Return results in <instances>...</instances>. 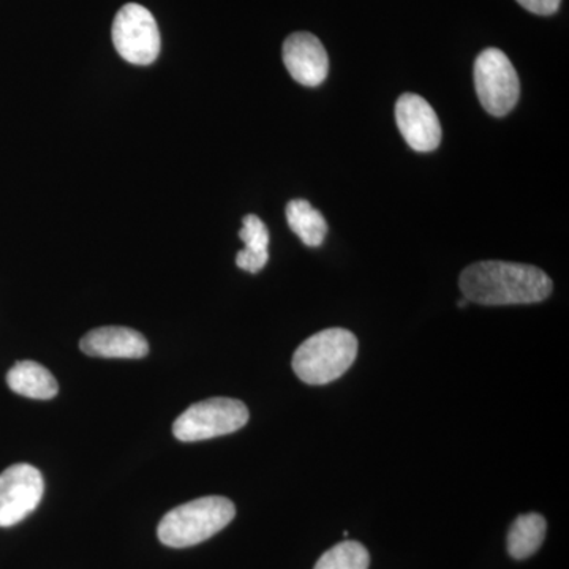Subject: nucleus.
<instances>
[{"label": "nucleus", "mask_w": 569, "mask_h": 569, "mask_svg": "<svg viewBox=\"0 0 569 569\" xmlns=\"http://www.w3.org/2000/svg\"><path fill=\"white\" fill-rule=\"evenodd\" d=\"M459 287L467 301L481 306L535 305L552 293V280L531 264L479 261L463 269Z\"/></svg>", "instance_id": "f257e3e1"}, {"label": "nucleus", "mask_w": 569, "mask_h": 569, "mask_svg": "<svg viewBox=\"0 0 569 569\" xmlns=\"http://www.w3.org/2000/svg\"><path fill=\"white\" fill-rule=\"evenodd\" d=\"M234 516L236 507L230 498L201 497L164 515L157 535L168 548H192L222 531Z\"/></svg>", "instance_id": "f03ea898"}, {"label": "nucleus", "mask_w": 569, "mask_h": 569, "mask_svg": "<svg viewBox=\"0 0 569 569\" xmlns=\"http://www.w3.org/2000/svg\"><path fill=\"white\" fill-rule=\"evenodd\" d=\"M358 339L342 328L325 329L305 340L293 356V370L307 385H326L337 380L353 366Z\"/></svg>", "instance_id": "7ed1b4c3"}, {"label": "nucleus", "mask_w": 569, "mask_h": 569, "mask_svg": "<svg viewBox=\"0 0 569 569\" xmlns=\"http://www.w3.org/2000/svg\"><path fill=\"white\" fill-rule=\"evenodd\" d=\"M249 410L241 400L213 397L187 408L176 419L173 433L183 443L211 440L238 432L249 422Z\"/></svg>", "instance_id": "20e7f679"}, {"label": "nucleus", "mask_w": 569, "mask_h": 569, "mask_svg": "<svg viewBox=\"0 0 569 569\" xmlns=\"http://www.w3.org/2000/svg\"><path fill=\"white\" fill-rule=\"evenodd\" d=\"M475 88L482 108L501 118L515 110L520 96L518 71L508 56L497 48H488L475 62Z\"/></svg>", "instance_id": "39448f33"}, {"label": "nucleus", "mask_w": 569, "mask_h": 569, "mask_svg": "<svg viewBox=\"0 0 569 569\" xmlns=\"http://www.w3.org/2000/svg\"><path fill=\"white\" fill-rule=\"evenodd\" d=\"M112 43L123 61L151 66L160 54L159 26L151 11L138 3H127L112 22Z\"/></svg>", "instance_id": "423d86ee"}, {"label": "nucleus", "mask_w": 569, "mask_h": 569, "mask_svg": "<svg viewBox=\"0 0 569 569\" xmlns=\"http://www.w3.org/2000/svg\"><path fill=\"white\" fill-rule=\"evenodd\" d=\"M44 481L39 468L17 463L0 473V527L17 526L32 515L43 498Z\"/></svg>", "instance_id": "0eeeda50"}, {"label": "nucleus", "mask_w": 569, "mask_h": 569, "mask_svg": "<svg viewBox=\"0 0 569 569\" xmlns=\"http://www.w3.org/2000/svg\"><path fill=\"white\" fill-rule=\"evenodd\" d=\"M396 122L403 140L417 152L436 151L441 141V126L436 110L417 93H403L396 103Z\"/></svg>", "instance_id": "6e6552de"}, {"label": "nucleus", "mask_w": 569, "mask_h": 569, "mask_svg": "<svg viewBox=\"0 0 569 569\" xmlns=\"http://www.w3.org/2000/svg\"><path fill=\"white\" fill-rule=\"evenodd\" d=\"M283 63L291 78L306 88H317L328 77V52L313 33H291L283 43Z\"/></svg>", "instance_id": "1a4fd4ad"}, {"label": "nucleus", "mask_w": 569, "mask_h": 569, "mask_svg": "<svg viewBox=\"0 0 569 569\" xmlns=\"http://www.w3.org/2000/svg\"><path fill=\"white\" fill-rule=\"evenodd\" d=\"M82 353L93 358L140 359L149 353L146 337L123 326H103L82 337Z\"/></svg>", "instance_id": "9d476101"}, {"label": "nucleus", "mask_w": 569, "mask_h": 569, "mask_svg": "<svg viewBox=\"0 0 569 569\" xmlns=\"http://www.w3.org/2000/svg\"><path fill=\"white\" fill-rule=\"evenodd\" d=\"M7 385L17 395L37 400H50L59 391L58 381L50 370L33 361H20L11 367Z\"/></svg>", "instance_id": "9b49d317"}, {"label": "nucleus", "mask_w": 569, "mask_h": 569, "mask_svg": "<svg viewBox=\"0 0 569 569\" xmlns=\"http://www.w3.org/2000/svg\"><path fill=\"white\" fill-rule=\"evenodd\" d=\"M239 238L246 247L236 257L238 268L250 274L263 271L269 261V231L263 220L252 213L246 216Z\"/></svg>", "instance_id": "f8f14e48"}, {"label": "nucleus", "mask_w": 569, "mask_h": 569, "mask_svg": "<svg viewBox=\"0 0 569 569\" xmlns=\"http://www.w3.org/2000/svg\"><path fill=\"white\" fill-rule=\"evenodd\" d=\"M548 523L538 512L519 516L508 533V552L515 560H526L545 542Z\"/></svg>", "instance_id": "ddd939ff"}, {"label": "nucleus", "mask_w": 569, "mask_h": 569, "mask_svg": "<svg viewBox=\"0 0 569 569\" xmlns=\"http://www.w3.org/2000/svg\"><path fill=\"white\" fill-rule=\"evenodd\" d=\"M287 222L291 231L306 246L320 247L325 242L328 233V223H326L323 213L317 211L309 201L293 200L287 206Z\"/></svg>", "instance_id": "4468645a"}, {"label": "nucleus", "mask_w": 569, "mask_h": 569, "mask_svg": "<svg viewBox=\"0 0 569 569\" xmlns=\"http://www.w3.org/2000/svg\"><path fill=\"white\" fill-rule=\"evenodd\" d=\"M369 550L358 541H343L326 550L313 569H369Z\"/></svg>", "instance_id": "2eb2a0df"}, {"label": "nucleus", "mask_w": 569, "mask_h": 569, "mask_svg": "<svg viewBox=\"0 0 569 569\" xmlns=\"http://www.w3.org/2000/svg\"><path fill=\"white\" fill-rule=\"evenodd\" d=\"M523 9L541 17H549L559 10L561 0H518Z\"/></svg>", "instance_id": "dca6fc26"}, {"label": "nucleus", "mask_w": 569, "mask_h": 569, "mask_svg": "<svg viewBox=\"0 0 569 569\" xmlns=\"http://www.w3.org/2000/svg\"><path fill=\"white\" fill-rule=\"evenodd\" d=\"M468 302H470V301H467V299L463 298V299H460V301L458 302V306L459 307H467Z\"/></svg>", "instance_id": "f3484780"}]
</instances>
